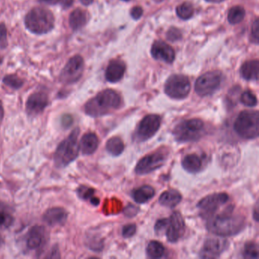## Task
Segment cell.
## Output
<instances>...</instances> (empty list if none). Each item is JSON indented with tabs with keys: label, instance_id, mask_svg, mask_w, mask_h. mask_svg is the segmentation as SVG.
<instances>
[{
	"label": "cell",
	"instance_id": "6da1fadb",
	"mask_svg": "<svg viewBox=\"0 0 259 259\" xmlns=\"http://www.w3.org/2000/svg\"><path fill=\"white\" fill-rule=\"evenodd\" d=\"M245 227V218L241 215L233 214L230 207L228 210L214 214L207 219V230L217 236H235L240 233Z\"/></svg>",
	"mask_w": 259,
	"mask_h": 259
},
{
	"label": "cell",
	"instance_id": "7a4b0ae2",
	"mask_svg": "<svg viewBox=\"0 0 259 259\" xmlns=\"http://www.w3.org/2000/svg\"><path fill=\"white\" fill-rule=\"evenodd\" d=\"M122 99L119 94L111 89L102 91L89 100L84 107V113L91 117L98 118L120 108Z\"/></svg>",
	"mask_w": 259,
	"mask_h": 259
},
{
	"label": "cell",
	"instance_id": "3957f363",
	"mask_svg": "<svg viewBox=\"0 0 259 259\" xmlns=\"http://www.w3.org/2000/svg\"><path fill=\"white\" fill-rule=\"evenodd\" d=\"M79 134L80 128L76 127L57 146L54 153V164L59 169L69 166L78 157L80 151L78 144Z\"/></svg>",
	"mask_w": 259,
	"mask_h": 259
},
{
	"label": "cell",
	"instance_id": "277c9868",
	"mask_svg": "<svg viewBox=\"0 0 259 259\" xmlns=\"http://www.w3.org/2000/svg\"><path fill=\"white\" fill-rule=\"evenodd\" d=\"M25 25L33 34H48L54 28L55 18L52 12L48 9L36 7L30 10L25 16Z\"/></svg>",
	"mask_w": 259,
	"mask_h": 259
},
{
	"label": "cell",
	"instance_id": "5b68a950",
	"mask_svg": "<svg viewBox=\"0 0 259 259\" xmlns=\"http://www.w3.org/2000/svg\"><path fill=\"white\" fill-rule=\"evenodd\" d=\"M205 134V126L201 119L182 121L172 131L174 139L179 143L197 142Z\"/></svg>",
	"mask_w": 259,
	"mask_h": 259
},
{
	"label": "cell",
	"instance_id": "8992f818",
	"mask_svg": "<svg viewBox=\"0 0 259 259\" xmlns=\"http://www.w3.org/2000/svg\"><path fill=\"white\" fill-rule=\"evenodd\" d=\"M233 128L242 139H254L258 137L259 114L257 111L244 110L235 120Z\"/></svg>",
	"mask_w": 259,
	"mask_h": 259
},
{
	"label": "cell",
	"instance_id": "52a82bcc",
	"mask_svg": "<svg viewBox=\"0 0 259 259\" xmlns=\"http://www.w3.org/2000/svg\"><path fill=\"white\" fill-rule=\"evenodd\" d=\"M164 90L166 95L172 99H184L190 92V81L186 75H171L166 81Z\"/></svg>",
	"mask_w": 259,
	"mask_h": 259
},
{
	"label": "cell",
	"instance_id": "ba28073f",
	"mask_svg": "<svg viewBox=\"0 0 259 259\" xmlns=\"http://www.w3.org/2000/svg\"><path fill=\"white\" fill-rule=\"evenodd\" d=\"M161 118L158 115L150 114L142 119L134 135V139L137 142H144L155 136L160 128Z\"/></svg>",
	"mask_w": 259,
	"mask_h": 259
},
{
	"label": "cell",
	"instance_id": "9c48e42d",
	"mask_svg": "<svg viewBox=\"0 0 259 259\" xmlns=\"http://www.w3.org/2000/svg\"><path fill=\"white\" fill-rule=\"evenodd\" d=\"M229 195L227 193H213L207 195L201 200L197 204L201 218L208 219L217 213L220 207L227 203Z\"/></svg>",
	"mask_w": 259,
	"mask_h": 259
},
{
	"label": "cell",
	"instance_id": "30bf717a",
	"mask_svg": "<svg viewBox=\"0 0 259 259\" xmlns=\"http://www.w3.org/2000/svg\"><path fill=\"white\" fill-rule=\"evenodd\" d=\"M222 75L219 71L206 72L197 79L195 90L201 97L208 96L214 93L221 85Z\"/></svg>",
	"mask_w": 259,
	"mask_h": 259
},
{
	"label": "cell",
	"instance_id": "8fae6325",
	"mask_svg": "<svg viewBox=\"0 0 259 259\" xmlns=\"http://www.w3.org/2000/svg\"><path fill=\"white\" fill-rule=\"evenodd\" d=\"M167 157L168 154L166 151L164 150H159L141 159L138 162L135 171L138 175H147L163 166L167 160Z\"/></svg>",
	"mask_w": 259,
	"mask_h": 259
},
{
	"label": "cell",
	"instance_id": "7c38bea8",
	"mask_svg": "<svg viewBox=\"0 0 259 259\" xmlns=\"http://www.w3.org/2000/svg\"><path fill=\"white\" fill-rule=\"evenodd\" d=\"M84 66V60L81 56L72 57L60 73V81L66 84L77 82L82 76Z\"/></svg>",
	"mask_w": 259,
	"mask_h": 259
},
{
	"label": "cell",
	"instance_id": "4fadbf2b",
	"mask_svg": "<svg viewBox=\"0 0 259 259\" xmlns=\"http://www.w3.org/2000/svg\"><path fill=\"white\" fill-rule=\"evenodd\" d=\"M49 104V97L46 92H34L27 100L25 111L28 116L35 117L43 113Z\"/></svg>",
	"mask_w": 259,
	"mask_h": 259
},
{
	"label": "cell",
	"instance_id": "5bb4252c",
	"mask_svg": "<svg viewBox=\"0 0 259 259\" xmlns=\"http://www.w3.org/2000/svg\"><path fill=\"white\" fill-rule=\"evenodd\" d=\"M185 231L186 225L181 213L180 212H174L170 218H168V224L165 230L166 239L172 243L177 242L180 238L183 237Z\"/></svg>",
	"mask_w": 259,
	"mask_h": 259
},
{
	"label": "cell",
	"instance_id": "9a60e30c",
	"mask_svg": "<svg viewBox=\"0 0 259 259\" xmlns=\"http://www.w3.org/2000/svg\"><path fill=\"white\" fill-rule=\"evenodd\" d=\"M228 245L227 239L219 237L208 238L206 239L200 251V257L216 258L228 248Z\"/></svg>",
	"mask_w": 259,
	"mask_h": 259
},
{
	"label": "cell",
	"instance_id": "2e32d148",
	"mask_svg": "<svg viewBox=\"0 0 259 259\" xmlns=\"http://www.w3.org/2000/svg\"><path fill=\"white\" fill-rule=\"evenodd\" d=\"M48 235L46 229L40 225L31 227L25 236V245L31 251H37L43 248L48 242Z\"/></svg>",
	"mask_w": 259,
	"mask_h": 259
},
{
	"label": "cell",
	"instance_id": "e0dca14e",
	"mask_svg": "<svg viewBox=\"0 0 259 259\" xmlns=\"http://www.w3.org/2000/svg\"><path fill=\"white\" fill-rule=\"evenodd\" d=\"M67 210L62 207H53L48 209L43 215V221L51 227H61L67 222Z\"/></svg>",
	"mask_w": 259,
	"mask_h": 259
},
{
	"label": "cell",
	"instance_id": "ac0fdd59",
	"mask_svg": "<svg viewBox=\"0 0 259 259\" xmlns=\"http://www.w3.org/2000/svg\"><path fill=\"white\" fill-rule=\"evenodd\" d=\"M151 54L155 60L166 63H172L175 60V52L167 44L162 40L154 42L151 48Z\"/></svg>",
	"mask_w": 259,
	"mask_h": 259
},
{
	"label": "cell",
	"instance_id": "d6986e66",
	"mask_svg": "<svg viewBox=\"0 0 259 259\" xmlns=\"http://www.w3.org/2000/svg\"><path fill=\"white\" fill-rule=\"evenodd\" d=\"M98 146L99 139L95 133H86L80 141V151L84 155H92L98 150Z\"/></svg>",
	"mask_w": 259,
	"mask_h": 259
},
{
	"label": "cell",
	"instance_id": "ffe728a7",
	"mask_svg": "<svg viewBox=\"0 0 259 259\" xmlns=\"http://www.w3.org/2000/svg\"><path fill=\"white\" fill-rule=\"evenodd\" d=\"M125 66L122 61L113 60L110 62L106 70V79L109 82L116 83L120 81L125 73Z\"/></svg>",
	"mask_w": 259,
	"mask_h": 259
},
{
	"label": "cell",
	"instance_id": "44dd1931",
	"mask_svg": "<svg viewBox=\"0 0 259 259\" xmlns=\"http://www.w3.org/2000/svg\"><path fill=\"white\" fill-rule=\"evenodd\" d=\"M15 222L14 210L7 203L0 201V230H7Z\"/></svg>",
	"mask_w": 259,
	"mask_h": 259
},
{
	"label": "cell",
	"instance_id": "7402d4cb",
	"mask_svg": "<svg viewBox=\"0 0 259 259\" xmlns=\"http://www.w3.org/2000/svg\"><path fill=\"white\" fill-rule=\"evenodd\" d=\"M182 166L189 174H198L202 169L203 160L198 154H187L182 160Z\"/></svg>",
	"mask_w": 259,
	"mask_h": 259
},
{
	"label": "cell",
	"instance_id": "603a6c76",
	"mask_svg": "<svg viewBox=\"0 0 259 259\" xmlns=\"http://www.w3.org/2000/svg\"><path fill=\"white\" fill-rule=\"evenodd\" d=\"M89 21L87 12L81 9H76L69 16V25L73 31H76L82 28Z\"/></svg>",
	"mask_w": 259,
	"mask_h": 259
},
{
	"label": "cell",
	"instance_id": "cb8c5ba5",
	"mask_svg": "<svg viewBox=\"0 0 259 259\" xmlns=\"http://www.w3.org/2000/svg\"><path fill=\"white\" fill-rule=\"evenodd\" d=\"M182 201V195L178 191L170 189L163 192L160 198L159 202L164 207L174 208L177 207Z\"/></svg>",
	"mask_w": 259,
	"mask_h": 259
},
{
	"label": "cell",
	"instance_id": "d4e9b609",
	"mask_svg": "<svg viewBox=\"0 0 259 259\" xmlns=\"http://www.w3.org/2000/svg\"><path fill=\"white\" fill-rule=\"evenodd\" d=\"M258 69L259 63L257 60L245 62L241 67V75L245 80L257 81L258 79Z\"/></svg>",
	"mask_w": 259,
	"mask_h": 259
},
{
	"label": "cell",
	"instance_id": "484cf974",
	"mask_svg": "<svg viewBox=\"0 0 259 259\" xmlns=\"http://www.w3.org/2000/svg\"><path fill=\"white\" fill-rule=\"evenodd\" d=\"M155 195V190L152 186H143L133 191V198L138 204H145Z\"/></svg>",
	"mask_w": 259,
	"mask_h": 259
},
{
	"label": "cell",
	"instance_id": "4316f807",
	"mask_svg": "<svg viewBox=\"0 0 259 259\" xmlns=\"http://www.w3.org/2000/svg\"><path fill=\"white\" fill-rule=\"evenodd\" d=\"M106 149L112 156L117 157L120 155L125 149L123 141L119 137H113L109 139L106 144Z\"/></svg>",
	"mask_w": 259,
	"mask_h": 259
},
{
	"label": "cell",
	"instance_id": "83f0119b",
	"mask_svg": "<svg viewBox=\"0 0 259 259\" xmlns=\"http://www.w3.org/2000/svg\"><path fill=\"white\" fill-rule=\"evenodd\" d=\"M95 189L85 186H81L77 189V195L81 199L90 201L93 205H98L100 200L95 196Z\"/></svg>",
	"mask_w": 259,
	"mask_h": 259
},
{
	"label": "cell",
	"instance_id": "f1b7e54d",
	"mask_svg": "<svg viewBox=\"0 0 259 259\" xmlns=\"http://www.w3.org/2000/svg\"><path fill=\"white\" fill-rule=\"evenodd\" d=\"M147 254L151 258H160L165 253V248L162 243L157 241H151L146 248Z\"/></svg>",
	"mask_w": 259,
	"mask_h": 259
},
{
	"label": "cell",
	"instance_id": "f546056e",
	"mask_svg": "<svg viewBox=\"0 0 259 259\" xmlns=\"http://www.w3.org/2000/svg\"><path fill=\"white\" fill-rule=\"evenodd\" d=\"M245 11L242 7H234L230 9L228 13V21L232 25H236L243 20Z\"/></svg>",
	"mask_w": 259,
	"mask_h": 259
},
{
	"label": "cell",
	"instance_id": "4dcf8cb0",
	"mask_svg": "<svg viewBox=\"0 0 259 259\" xmlns=\"http://www.w3.org/2000/svg\"><path fill=\"white\" fill-rule=\"evenodd\" d=\"M177 16L183 20H187L192 17L194 9L190 3H183L177 9Z\"/></svg>",
	"mask_w": 259,
	"mask_h": 259
},
{
	"label": "cell",
	"instance_id": "1f68e13d",
	"mask_svg": "<svg viewBox=\"0 0 259 259\" xmlns=\"http://www.w3.org/2000/svg\"><path fill=\"white\" fill-rule=\"evenodd\" d=\"M258 245L254 242L245 244L243 257L247 259H258Z\"/></svg>",
	"mask_w": 259,
	"mask_h": 259
},
{
	"label": "cell",
	"instance_id": "d6a6232c",
	"mask_svg": "<svg viewBox=\"0 0 259 259\" xmlns=\"http://www.w3.org/2000/svg\"><path fill=\"white\" fill-rule=\"evenodd\" d=\"M4 84L8 86L9 88L14 89V90H18L21 89L23 86L24 81L16 75H9L4 77Z\"/></svg>",
	"mask_w": 259,
	"mask_h": 259
},
{
	"label": "cell",
	"instance_id": "836d02e7",
	"mask_svg": "<svg viewBox=\"0 0 259 259\" xmlns=\"http://www.w3.org/2000/svg\"><path fill=\"white\" fill-rule=\"evenodd\" d=\"M240 101L243 105L248 107H254L257 105V98L249 91L243 92L241 95Z\"/></svg>",
	"mask_w": 259,
	"mask_h": 259
},
{
	"label": "cell",
	"instance_id": "e575fe53",
	"mask_svg": "<svg viewBox=\"0 0 259 259\" xmlns=\"http://www.w3.org/2000/svg\"><path fill=\"white\" fill-rule=\"evenodd\" d=\"M0 46L5 48L7 46V29L5 24H0Z\"/></svg>",
	"mask_w": 259,
	"mask_h": 259
},
{
	"label": "cell",
	"instance_id": "d590c367",
	"mask_svg": "<svg viewBox=\"0 0 259 259\" xmlns=\"http://www.w3.org/2000/svg\"><path fill=\"white\" fill-rule=\"evenodd\" d=\"M166 37H167L168 40L174 42L181 39L182 34L180 30L177 29V28H171L168 31L167 34H166Z\"/></svg>",
	"mask_w": 259,
	"mask_h": 259
},
{
	"label": "cell",
	"instance_id": "8d00e7d4",
	"mask_svg": "<svg viewBox=\"0 0 259 259\" xmlns=\"http://www.w3.org/2000/svg\"><path fill=\"white\" fill-rule=\"evenodd\" d=\"M168 224V218H163V219L158 220L156 222L155 226H154V230L157 234H160V233L165 232L166 230V226Z\"/></svg>",
	"mask_w": 259,
	"mask_h": 259
},
{
	"label": "cell",
	"instance_id": "74e56055",
	"mask_svg": "<svg viewBox=\"0 0 259 259\" xmlns=\"http://www.w3.org/2000/svg\"><path fill=\"white\" fill-rule=\"evenodd\" d=\"M136 229L137 227H136V224H128V225L125 226L122 229V236L124 238L132 237L136 234Z\"/></svg>",
	"mask_w": 259,
	"mask_h": 259
},
{
	"label": "cell",
	"instance_id": "f35d334b",
	"mask_svg": "<svg viewBox=\"0 0 259 259\" xmlns=\"http://www.w3.org/2000/svg\"><path fill=\"white\" fill-rule=\"evenodd\" d=\"M251 36H252L253 41L255 44L258 43L259 39V22L258 19H256L253 23L251 28Z\"/></svg>",
	"mask_w": 259,
	"mask_h": 259
},
{
	"label": "cell",
	"instance_id": "ab89813d",
	"mask_svg": "<svg viewBox=\"0 0 259 259\" xmlns=\"http://www.w3.org/2000/svg\"><path fill=\"white\" fill-rule=\"evenodd\" d=\"M74 122V119L72 115L65 114L62 116V126L64 127L65 128H69L72 126Z\"/></svg>",
	"mask_w": 259,
	"mask_h": 259
},
{
	"label": "cell",
	"instance_id": "60d3db41",
	"mask_svg": "<svg viewBox=\"0 0 259 259\" xmlns=\"http://www.w3.org/2000/svg\"><path fill=\"white\" fill-rule=\"evenodd\" d=\"M143 15V10L142 7H135L133 10H131V16L133 19H140Z\"/></svg>",
	"mask_w": 259,
	"mask_h": 259
},
{
	"label": "cell",
	"instance_id": "b9f144b4",
	"mask_svg": "<svg viewBox=\"0 0 259 259\" xmlns=\"http://www.w3.org/2000/svg\"><path fill=\"white\" fill-rule=\"evenodd\" d=\"M60 257L61 255H60V249H59L58 246H56V245L53 247L48 255L46 256V257H50V258H60Z\"/></svg>",
	"mask_w": 259,
	"mask_h": 259
},
{
	"label": "cell",
	"instance_id": "7bdbcfd3",
	"mask_svg": "<svg viewBox=\"0 0 259 259\" xmlns=\"http://www.w3.org/2000/svg\"><path fill=\"white\" fill-rule=\"evenodd\" d=\"M41 4H47V5H56V4L61 3L62 0H38Z\"/></svg>",
	"mask_w": 259,
	"mask_h": 259
},
{
	"label": "cell",
	"instance_id": "ee69618b",
	"mask_svg": "<svg viewBox=\"0 0 259 259\" xmlns=\"http://www.w3.org/2000/svg\"><path fill=\"white\" fill-rule=\"evenodd\" d=\"M74 0H62L61 4L62 7L63 9H68L72 7L73 4Z\"/></svg>",
	"mask_w": 259,
	"mask_h": 259
},
{
	"label": "cell",
	"instance_id": "f6af8a7d",
	"mask_svg": "<svg viewBox=\"0 0 259 259\" xmlns=\"http://www.w3.org/2000/svg\"><path fill=\"white\" fill-rule=\"evenodd\" d=\"M4 117V108L3 106L2 101H0V122H2Z\"/></svg>",
	"mask_w": 259,
	"mask_h": 259
},
{
	"label": "cell",
	"instance_id": "bcb514c9",
	"mask_svg": "<svg viewBox=\"0 0 259 259\" xmlns=\"http://www.w3.org/2000/svg\"><path fill=\"white\" fill-rule=\"evenodd\" d=\"M80 2L84 6H89L93 4L94 0H80Z\"/></svg>",
	"mask_w": 259,
	"mask_h": 259
},
{
	"label": "cell",
	"instance_id": "7dc6e473",
	"mask_svg": "<svg viewBox=\"0 0 259 259\" xmlns=\"http://www.w3.org/2000/svg\"><path fill=\"white\" fill-rule=\"evenodd\" d=\"M4 244H5V240H4V237L0 235V250L4 247Z\"/></svg>",
	"mask_w": 259,
	"mask_h": 259
},
{
	"label": "cell",
	"instance_id": "c3c4849f",
	"mask_svg": "<svg viewBox=\"0 0 259 259\" xmlns=\"http://www.w3.org/2000/svg\"><path fill=\"white\" fill-rule=\"evenodd\" d=\"M206 1L210 3H221L224 1V0H206Z\"/></svg>",
	"mask_w": 259,
	"mask_h": 259
},
{
	"label": "cell",
	"instance_id": "681fc988",
	"mask_svg": "<svg viewBox=\"0 0 259 259\" xmlns=\"http://www.w3.org/2000/svg\"><path fill=\"white\" fill-rule=\"evenodd\" d=\"M154 1H155V2H157V3H160V2H163V0H154Z\"/></svg>",
	"mask_w": 259,
	"mask_h": 259
},
{
	"label": "cell",
	"instance_id": "f907efd6",
	"mask_svg": "<svg viewBox=\"0 0 259 259\" xmlns=\"http://www.w3.org/2000/svg\"><path fill=\"white\" fill-rule=\"evenodd\" d=\"M2 61H3L2 59L0 58V65L2 64Z\"/></svg>",
	"mask_w": 259,
	"mask_h": 259
},
{
	"label": "cell",
	"instance_id": "816d5d0a",
	"mask_svg": "<svg viewBox=\"0 0 259 259\" xmlns=\"http://www.w3.org/2000/svg\"><path fill=\"white\" fill-rule=\"evenodd\" d=\"M123 1H130V0H123Z\"/></svg>",
	"mask_w": 259,
	"mask_h": 259
}]
</instances>
